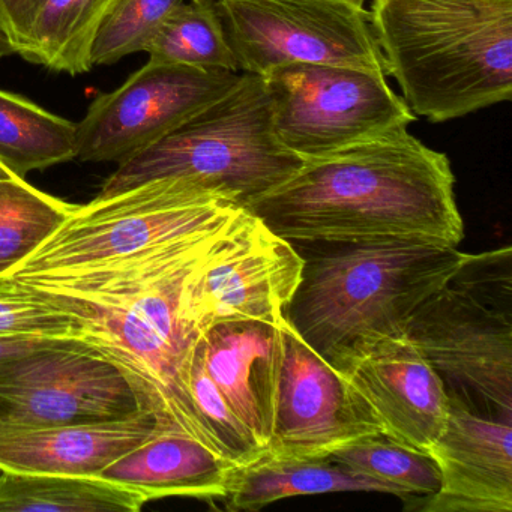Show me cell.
<instances>
[{"instance_id":"1","label":"cell","mask_w":512,"mask_h":512,"mask_svg":"<svg viewBox=\"0 0 512 512\" xmlns=\"http://www.w3.org/2000/svg\"><path fill=\"white\" fill-rule=\"evenodd\" d=\"M239 214L208 232L124 259L7 277L68 314L79 326V341L128 377L140 407L157 416L161 431L188 434L217 452L191 397V359L202 334L185 313V287Z\"/></svg>"},{"instance_id":"2","label":"cell","mask_w":512,"mask_h":512,"mask_svg":"<svg viewBox=\"0 0 512 512\" xmlns=\"http://www.w3.org/2000/svg\"><path fill=\"white\" fill-rule=\"evenodd\" d=\"M245 209L293 244L458 247L464 238L449 158L409 130L305 160Z\"/></svg>"},{"instance_id":"3","label":"cell","mask_w":512,"mask_h":512,"mask_svg":"<svg viewBox=\"0 0 512 512\" xmlns=\"http://www.w3.org/2000/svg\"><path fill=\"white\" fill-rule=\"evenodd\" d=\"M368 16L416 118L446 122L511 100L512 0H371Z\"/></svg>"},{"instance_id":"4","label":"cell","mask_w":512,"mask_h":512,"mask_svg":"<svg viewBox=\"0 0 512 512\" xmlns=\"http://www.w3.org/2000/svg\"><path fill=\"white\" fill-rule=\"evenodd\" d=\"M304 257L287 319L344 373L383 341L406 337L418 308L448 283L466 253L427 242L328 244Z\"/></svg>"},{"instance_id":"5","label":"cell","mask_w":512,"mask_h":512,"mask_svg":"<svg viewBox=\"0 0 512 512\" xmlns=\"http://www.w3.org/2000/svg\"><path fill=\"white\" fill-rule=\"evenodd\" d=\"M304 160L278 139L262 77L238 85L160 142L118 164L98 196L158 179H191L245 208L292 176Z\"/></svg>"},{"instance_id":"6","label":"cell","mask_w":512,"mask_h":512,"mask_svg":"<svg viewBox=\"0 0 512 512\" xmlns=\"http://www.w3.org/2000/svg\"><path fill=\"white\" fill-rule=\"evenodd\" d=\"M406 338L433 365L449 397L512 419V250L466 254L418 308Z\"/></svg>"},{"instance_id":"7","label":"cell","mask_w":512,"mask_h":512,"mask_svg":"<svg viewBox=\"0 0 512 512\" xmlns=\"http://www.w3.org/2000/svg\"><path fill=\"white\" fill-rule=\"evenodd\" d=\"M241 206L191 181L170 178L95 197L7 275L71 271L124 259L232 220Z\"/></svg>"},{"instance_id":"8","label":"cell","mask_w":512,"mask_h":512,"mask_svg":"<svg viewBox=\"0 0 512 512\" xmlns=\"http://www.w3.org/2000/svg\"><path fill=\"white\" fill-rule=\"evenodd\" d=\"M262 79L275 134L304 161L409 130L418 119L383 74L295 64Z\"/></svg>"},{"instance_id":"9","label":"cell","mask_w":512,"mask_h":512,"mask_svg":"<svg viewBox=\"0 0 512 512\" xmlns=\"http://www.w3.org/2000/svg\"><path fill=\"white\" fill-rule=\"evenodd\" d=\"M239 73L334 65L386 76L364 5L353 0H215Z\"/></svg>"},{"instance_id":"10","label":"cell","mask_w":512,"mask_h":512,"mask_svg":"<svg viewBox=\"0 0 512 512\" xmlns=\"http://www.w3.org/2000/svg\"><path fill=\"white\" fill-rule=\"evenodd\" d=\"M302 271L296 245L244 209L188 277L185 313L200 334L227 322L278 326Z\"/></svg>"},{"instance_id":"11","label":"cell","mask_w":512,"mask_h":512,"mask_svg":"<svg viewBox=\"0 0 512 512\" xmlns=\"http://www.w3.org/2000/svg\"><path fill=\"white\" fill-rule=\"evenodd\" d=\"M241 73L151 61L101 94L77 124L76 158L124 163L226 97Z\"/></svg>"},{"instance_id":"12","label":"cell","mask_w":512,"mask_h":512,"mask_svg":"<svg viewBox=\"0 0 512 512\" xmlns=\"http://www.w3.org/2000/svg\"><path fill=\"white\" fill-rule=\"evenodd\" d=\"M145 412L128 377L79 340L0 362V422L53 427Z\"/></svg>"},{"instance_id":"13","label":"cell","mask_w":512,"mask_h":512,"mask_svg":"<svg viewBox=\"0 0 512 512\" xmlns=\"http://www.w3.org/2000/svg\"><path fill=\"white\" fill-rule=\"evenodd\" d=\"M278 334L274 427L262 455L320 460L362 437L383 434L361 392L302 340L287 316Z\"/></svg>"},{"instance_id":"14","label":"cell","mask_w":512,"mask_h":512,"mask_svg":"<svg viewBox=\"0 0 512 512\" xmlns=\"http://www.w3.org/2000/svg\"><path fill=\"white\" fill-rule=\"evenodd\" d=\"M451 398V397H449ZM440 487L422 500L425 512L512 511V419L496 418L451 398L448 421L427 448Z\"/></svg>"},{"instance_id":"15","label":"cell","mask_w":512,"mask_h":512,"mask_svg":"<svg viewBox=\"0 0 512 512\" xmlns=\"http://www.w3.org/2000/svg\"><path fill=\"white\" fill-rule=\"evenodd\" d=\"M343 374L385 436L427 451L445 428L451 407L445 382L406 337L383 341Z\"/></svg>"},{"instance_id":"16","label":"cell","mask_w":512,"mask_h":512,"mask_svg":"<svg viewBox=\"0 0 512 512\" xmlns=\"http://www.w3.org/2000/svg\"><path fill=\"white\" fill-rule=\"evenodd\" d=\"M157 431L158 419L151 412L115 421L53 427H16L0 422V472L98 476Z\"/></svg>"},{"instance_id":"17","label":"cell","mask_w":512,"mask_h":512,"mask_svg":"<svg viewBox=\"0 0 512 512\" xmlns=\"http://www.w3.org/2000/svg\"><path fill=\"white\" fill-rule=\"evenodd\" d=\"M199 347L209 376L265 451L274 427L280 374L278 326L220 323L200 335Z\"/></svg>"},{"instance_id":"18","label":"cell","mask_w":512,"mask_h":512,"mask_svg":"<svg viewBox=\"0 0 512 512\" xmlns=\"http://www.w3.org/2000/svg\"><path fill=\"white\" fill-rule=\"evenodd\" d=\"M235 464L205 443L178 431H157L101 470V478L146 494L200 499L224 497Z\"/></svg>"},{"instance_id":"19","label":"cell","mask_w":512,"mask_h":512,"mask_svg":"<svg viewBox=\"0 0 512 512\" xmlns=\"http://www.w3.org/2000/svg\"><path fill=\"white\" fill-rule=\"evenodd\" d=\"M343 491L394 494L388 485L329 458L310 460L260 455L247 466L235 467L223 499L229 511H259L287 497Z\"/></svg>"},{"instance_id":"20","label":"cell","mask_w":512,"mask_h":512,"mask_svg":"<svg viewBox=\"0 0 512 512\" xmlns=\"http://www.w3.org/2000/svg\"><path fill=\"white\" fill-rule=\"evenodd\" d=\"M119 2L41 0L17 55L58 73H89L98 32Z\"/></svg>"},{"instance_id":"21","label":"cell","mask_w":512,"mask_h":512,"mask_svg":"<svg viewBox=\"0 0 512 512\" xmlns=\"http://www.w3.org/2000/svg\"><path fill=\"white\" fill-rule=\"evenodd\" d=\"M146 494L101 476L0 473V512H139Z\"/></svg>"},{"instance_id":"22","label":"cell","mask_w":512,"mask_h":512,"mask_svg":"<svg viewBox=\"0 0 512 512\" xmlns=\"http://www.w3.org/2000/svg\"><path fill=\"white\" fill-rule=\"evenodd\" d=\"M77 124L0 91V161L19 178L76 158Z\"/></svg>"},{"instance_id":"23","label":"cell","mask_w":512,"mask_h":512,"mask_svg":"<svg viewBox=\"0 0 512 512\" xmlns=\"http://www.w3.org/2000/svg\"><path fill=\"white\" fill-rule=\"evenodd\" d=\"M146 53L151 61L239 73L215 0L179 2Z\"/></svg>"},{"instance_id":"24","label":"cell","mask_w":512,"mask_h":512,"mask_svg":"<svg viewBox=\"0 0 512 512\" xmlns=\"http://www.w3.org/2000/svg\"><path fill=\"white\" fill-rule=\"evenodd\" d=\"M74 206L32 187L25 178L0 181V277L25 262Z\"/></svg>"},{"instance_id":"25","label":"cell","mask_w":512,"mask_h":512,"mask_svg":"<svg viewBox=\"0 0 512 512\" xmlns=\"http://www.w3.org/2000/svg\"><path fill=\"white\" fill-rule=\"evenodd\" d=\"M328 458L388 485L403 499L431 496L440 487L439 467L427 452L385 434L362 437Z\"/></svg>"},{"instance_id":"26","label":"cell","mask_w":512,"mask_h":512,"mask_svg":"<svg viewBox=\"0 0 512 512\" xmlns=\"http://www.w3.org/2000/svg\"><path fill=\"white\" fill-rule=\"evenodd\" d=\"M190 391L218 454L235 466H247L260 458L262 448L206 371L199 340L191 359Z\"/></svg>"},{"instance_id":"27","label":"cell","mask_w":512,"mask_h":512,"mask_svg":"<svg viewBox=\"0 0 512 512\" xmlns=\"http://www.w3.org/2000/svg\"><path fill=\"white\" fill-rule=\"evenodd\" d=\"M182 0H121L98 32L92 64H116L146 52Z\"/></svg>"},{"instance_id":"28","label":"cell","mask_w":512,"mask_h":512,"mask_svg":"<svg viewBox=\"0 0 512 512\" xmlns=\"http://www.w3.org/2000/svg\"><path fill=\"white\" fill-rule=\"evenodd\" d=\"M0 337L79 340V326L64 311L46 304L13 278L0 277Z\"/></svg>"},{"instance_id":"29","label":"cell","mask_w":512,"mask_h":512,"mask_svg":"<svg viewBox=\"0 0 512 512\" xmlns=\"http://www.w3.org/2000/svg\"><path fill=\"white\" fill-rule=\"evenodd\" d=\"M40 4L41 0H0V32L14 52L22 47Z\"/></svg>"},{"instance_id":"30","label":"cell","mask_w":512,"mask_h":512,"mask_svg":"<svg viewBox=\"0 0 512 512\" xmlns=\"http://www.w3.org/2000/svg\"><path fill=\"white\" fill-rule=\"evenodd\" d=\"M56 341L59 340L35 337H0V362L20 358V356L35 352V350L52 346Z\"/></svg>"},{"instance_id":"31","label":"cell","mask_w":512,"mask_h":512,"mask_svg":"<svg viewBox=\"0 0 512 512\" xmlns=\"http://www.w3.org/2000/svg\"><path fill=\"white\" fill-rule=\"evenodd\" d=\"M13 46H11L10 41L7 40L2 32H0V59L7 58V56L14 55Z\"/></svg>"},{"instance_id":"32","label":"cell","mask_w":512,"mask_h":512,"mask_svg":"<svg viewBox=\"0 0 512 512\" xmlns=\"http://www.w3.org/2000/svg\"><path fill=\"white\" fill-rule=\"evenodd\" d=\"M13 178H19V176L14 175L13 172H11L10 169H8L7 166H5L2 161H0V181H4V179H13Z\"/></svg>"},{"instance_id":"33","label":"cell","mask_w":512,"mask_h":512,"mask_svg":"<svg viewBox=\"0 0 512 512\" xmlns=\"http://www.w3.org/2000/svg\"><path fill=\"white\" fill-rule=\"evenodd\" d=\"M353 2H358V4L364 5L365 0H353Z\"/></svg>"}]
</instances>
